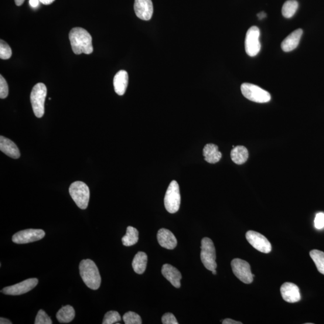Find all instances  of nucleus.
I'll list each match as a JSON object with an SVG mask.
<instances>
[{"mask_svg": "<svg viewBox=\"0 0 324 324\" xmlns=\"http://www.w3.org/2000/svg\"><path fill=\"white\" fill-rule=\"evenodd\" d=\"M121 317L118 312L116 311H110L106 313L104 320L103 324H113L120 321Z\"/></svg>", "mask_w": 324, "mask_h": 324, "instance_id": "obj_28", "label": "nucleus"}, {"mask_svg": "<svg viewBox=\"0 0 324 324\" xmlns=\"http://www.w3.org/2000/svg\"><path fill=\"white\" fill-rule=\"evenodd\" d=\"M75 316V311L72 306H63L57 313V319L60 323H69L72 321Z\"/></svg>", "mask_w": 324, "mask_h": 324, "instance_id": "obj_23", "label": "nucleus"}, {"mask_svg": "<svg viewBox=\"0 0 324 324\" xmlns=\"http://www.w3.org/2000/svg\"><path fill=\"white\" fill-rule=\"evenodd\" d=\"M231 158L235 164H243L248 158V150L244 146H235L231 152Z\"/></svg>", "mask_w": 324, "mask_h": 324, "instance_id": "obj_22", "label": "nucleus"}, {"mask_svg": "<svg viewBox=\"0 0 324 324\" xmlns=\"http://www.w3.org/2000/svg\"><path fill=\"white\" fill-rule=\"evenodd\" d=\"M0 149L5 155L13 159L20 158V152L18 146L11 140L0 136Z\"/></svg>", "mask_w": 324, "mask_h": 324, "instance_id": "obj_18", "label": "nucleus"}, {"mask_svg": "<svg viewBox=\"0 0 324 324\" xmlns=\"http://www.w3.org/2000/svg\"><path fill=\"white\" fill-rule=\"evenodd\" d=\"M234 274L242 282L250 284L254 281L255 275L252 273L250 264L247 261L235 258L231 262Z\"/></svg>", "mask_w": 324, "mask_h": 324, "instance_id": "obj_8", "label": "nucleus"}, {"mask_svg": "<svg viewBox=\"0 0 324 324\" xmlns=\"http://www.w3.org/2000/svg\"><path fill=\"white\" fill-rule=\"evenodd\" d=\"M80 272L82 279L87 287L97 290L100 288L101 277L99 271L91 259H84L80 264Z\"/></svg>", "mask_w": 324, "mask_h": 324, "instance_id": "obj_2", "label": "nucleus"}, {"mask_svg": "<svg viewBox=\"0 0 324 324\" xmlns=\"http://www.w3.org/2000/svg\"><path fill=\"white\" fill-rule=\"evenodd\" d=\"M9 87L4 77L0 75V98L4 99L8 96Z\"/></svg>", "mask_w": 324, "mask_h": 324, "instance_id": "obj_31", "label": "nucleus"}, {"mask_svg": "<svg viewBox=\"0 0 324 324\" xmlns=\"http://www.w3.org/2000/svg\"><path fill=\"white\" fill-rule=\"evenodd\" d=\"M164 204L166 210L170 213H176L180 209L181 195L179 185L176 180L170 182L166 190Z\"/></svg>", "mask_w": 324, "mask_h": 324, "instance_id": "obj_7", "label": "nucleus"}, {"mask_svg": "<svg viewBox=\"0 0 324 324\" xmlns=\"http://www.w3.org/2000/svg\"><path fill=\"white\" fill-rule=\"evenodd\" d=\"M201 259L204 267L212 271L217 268L216 250L212 240L204 238L201 241Z\"/></svg>", "mask_w": 324, "mask_h": 324, "instance_id": "obj_5", "label": "nucleus"}, {"mask_svg": "<svg viewBox=\"0 0 324 324\" xmlns=\"http://www.w3.org/2000/svg\"><path fill=\"white\" fill-rule=\"evenodd\" d=\"M129 76L127 71L122 70L115 75L114 87L115 93L119 95H124L127 89Z\"/></svg>", "mask_w": 324, "mask_h": 324, "instance_id": "obj_19", "label": "nucleus"}, {"mask_svg": "<svg viewBox=\"0 0 324 324\" xmlns=\"http://www.w3.org/2000/svg\"><path fill=\"white\" fill-rule=\"evenodd\" d=\"M203 155L205 160L211 164L219 162L221 158V153L219 151V147L213 144H208L204 146Z\"/></svg>", "mask_w": 324, "mask_h": 324, "instance_id": "obj_20", "label": "nucleus"}, {"mask_svg": "<svg viewBox=\"0 0 324 324\" xmlns=\"http://www.w3.org/2000/svg\"><path fill=\"white\" fill-rule=\"evenodd\" d=\"M212 272L214 275H216L217 273L216 269H214V270L212 271Z\"/></svg>", "mask_w": 324, "mask_h": 324, "instance_id": "obj_40", "label": "nucleus"}, {"mask_svg": "<svg viewBox=\"0 0 324 324\" xmlns=\"http://www.w3.org/2000/svg\"><path fill=\"white\" fill-rule=\"evenodd\" d=\"M38 279L36 278L27 279L19 284L3 288L1 292L6 295H22L32 291L38 284Z\"/></svg>", "mask_w": 324, "mask_h": 324, "instance_id": "obj_12", "label": "nucleus"}, {"mask_svg": "<svg viewBox=\"0 0 324 324\" xmlns=\"http://www.w3.org/2000/svg\"><path fill=\"white\" fill-rule=\"evenodd\" d=\"M162 322L163 324H178L175 315L171 313H166L163 315L162 318Z\"/></svg>", "mask_w": 324, "mask_h": 324, "instance_id": "obj_32", "label": "nucleus"}, {"mask_svg": "<svg viewBox=\"0 0 324 324\" xmlns=\"http://www.w3.org/2000/svg\"><path fill=\"white\" fill-rule=\"evenodd\" d=\"M298 8V3L296 0H288L283 5L282 15L286 18H291L295 15Z\"/></svg>", "mask_w": 324, "mask_h": 324, "instance_id": "obj_25", "label": "nucleus"}, {"mask_svg": "<svg viewBox=\"0 0 324 324\" xmlns=\"http://www.w3.org/2000/svg\"><path fill=\"white\" fill-rule=\"evenodd\" d=\"M158 240L160 246L166 250H172L177 245V238L171 231L162 228L159 230L157 235Z\"/></svg>", "mask_w": 324, "mask_h": 324, "instance_id": "obj_15", "label": "nucleus"}, {"mask_svg": "<svg viewBox=\"0 0 324 324\" xmlns=\"http://www.w3.org/2000/svg\"><path fill=\"white\" fill-rule=\"evenodd\" d=\"M12 51L8 43L4 40H0V58L2 60H8L12 57Z\"/></svg>", "mask_w": 324, "mask_h": 324, "instance_id": "obj_29", "label": "nucleus"}, {"mask_svg": "<svg viewBox=\"0 0 324 324\" xmlns=\"http://www.w3.org/2000/svg\"><path fill=\"white\" fill-rule=\"evenodd\" d=\"M35 324H52V320L43 310H40L36 317Z\"/></svg>", "mask_w": 324, "mask_h": 324, "instance_id": "obj_30", "label": "nucleus"}, {"mask_svg": "<svg viewBox=\"0 0 324 324\" xmlns=\"http://www.w3.org/2000/svg\"><path fill=\"white\" fill-rule=\"evenodd\" d=\"M245 238L255 250L264 254H268L271 251V245L267 238L260 233L254 231H248L245 234Z\"/></svg>", "mask_w": 324, "mask_h": 324, "instance_id": "obj_11", "label": "nucleus"}, {"mask_svg": "<svg viewBox=\"0 0 324 324\" xmlns=\"http://www.w3.org/2000/svg\"><path fill=\"white\" fill-rule=\"evenodd\" d=\"M310 256L315 262L320 273L324 275V252L318 250H312L310 252Z\"/></svg>", "mask_w": 324, "mask_h": 324, "instance_id": "obj_26", "label": "nucleus"}, {"mask_svg": "<svg viewBox=\"0 0 324 324\" xmlns=\"http://www.w3.org/2000/svg\"><path fill=\"white\" fill-rule=\"evenodd\" d=\"M258 18L260 20L263 19L266 17V13L264 12L258 13L257 15Z\"/></svg>", "mask_w": 324, "mask_h": 324, "instance_id": "obj_38", "label": "nucleus"}, {"mask_svg": "<svg viewBox=\"0 0 324 324\" xmlns=\"http://www.w3.org/2000/svg\"><path fill=\"white\" fill-rule=\"evenodd\" d=\"M55 1V0H40V2L42 3L43 5H49Z\"/></svg>", "mask_w": 324, "mask_h": 324, "instance_id": "obj_37", "label": "nucleus"}, {"mask_svg": "<svg viewBox=\"0 0 324 324\" xmlns=\"http://www.w3.org/2000/svg\"><path fill=\"white\" fill-rule=\"evenodd\" d=\"M315 227L318 230H322L324 228V213H319L316 215Z\"/></svg>", "mask_w": 324, "mask_h": 324, "instance_id": "obj_33", "label": "nucleus"}, {"mask_svg": "<svg viewBox=\"0 0 324 324\" xmlns=\"http://www.w3.org/2000/svg\"><path fill=\"white\" fill-rule=\"evenodd\" d=\"M223 324H242V322L239 321H236V320H234L231 319H226L223 320Z\"/></svg>", "mask_w": 324, "mask_h": 324, "instance_id": "obj_34", "label": "nucleus"}, {"mask_svg": "<svg viewBox=\"0 0 324 324\" xmlns=\"http://www.w3.org/2000/svg\"><path fill=\"white\" fill-rule=\"evenodd\" d=\"M69 193L80 209H87L90 200V189L86 184L79 181L73 183L69 187Z\"/></svg>", "mask_w": 324, "mask_h": 324, "instance_id": "obj_4", "label": "nucleus"}, {"mask_svg": "<svg viewBox=\"0 0 324 324\" xmlns=\"http://www.w3.org/2000/svg\"><path fill=\"white\" fill-rule=\"evenodd\" d=\"M71 49L77 55L81 54H91L93 52L92 37L90 34L81 27H75L69 33Z\"/></svg>", "mask_w": 324, "mask_h": 324, "instance_id": "obj_1", "label": "nucleus"}, {"mask_svg": "<svg viewBox=\"0 0 324 324\" xmlns=\"http://www.w3.org/2000/svg\"><path fill=\"white\" fill-rule=\"evenodd\" d=\"M162 273L175 287L177 288L180 287V281L182 276L178 269L171 265L166 264L163 265Z\"/></svg>", "mask_w": 324, "mask_h": 324, "instance_id": "obj_16", "label": "nucleus"}, {"mask_svg": "<svg viewBox=\"0 0 324 324\" xmlns=\"http://www.w3.org/2000/svg\"><path fill=\"white\" fill-rule=\"evenodd\" d=\"M47 95L46 85L38 83L33 87L30 95L34 114L37 118H42L45 113V102Z\"/></svg>", "mask_w": 324, "mask_h": 324, "instance_id": "obj_3", "label": "nucleus"}, {"mask_svg": "<svg viewBox=\"0 0 324 324\" xmlns=\"http://www.w3.org/2000/svg\"><path fill=\"white\" fill-rule=\"evenodd\" d=\"M260 30L257 26H252L248 30L245 39V49L248 56L255 57L261 50L259 41Z\"/></svg>", "mask_w": 324, "mask_h": 324, "instance_id": "obj_9", "label": "nucleus"}, {"mask_svg": "<svg viewBox=\"0 0 324 324\" xmlns=\"http://www.w3.org/2000/svg\"><path fill=\"white\" fill-rule=\"evenodd\" d=\"M148 257L144 252H139L135 255L132 262V267L136 273L142 275L145 271L147 265Z\"/></svg>", "mask_w": 324, "mask_h": 324, "instance_id": "obj_21", "label": "nucleus"}, {"mask_svg": "<svg viewBox=\"0 0 324 324\" xmlns=\"http://www.w3.org/2000/svg\"><path fill=\"white\" fill-rule=\"evenodd\" d=\"M241 91L245 98L256 103H267L271 100V95L268 91L255 84L243 83L241 85Z\"/></svg>", "mask_w": 324, "mask_h": 324, "instance_id": "obj_6", "label": "nucleus"}, {"mask_svg": "<svg viewBox=\"0 0 324 324\" xmlns=\"http://www.w3.org/2000/svg\"><path fill=\"white\" fill-rule=\"evenodd\" d=\"M0 323L1 324H11L12 322L10 321V320L8 319H6L4 318H0Z\"/></svg>", "mask_w": 324, "mask_h": 324, "instance_id": "obj_36", "label": "nucleus"}, {"mask_svg": "<svg viewBox=\"0 0 324 324\" xmlns=\"http://www.w3.org/2000/svg\"><path fill=\"white\" fill-rule=\"evenodd\" d=\"M303 33V30L299 29L290 34L281 43L282 50L286 53L294 50L298 45Z\"/></svg>", "mask_w": 324, "mask_h": 324, "instance_id": "obj_17", "label": "nucleus"}, {"mask_svg": "<svg viewBox=\"0 0 324 324\" xmlns=\"http://www.w3.org/2000/svg\"><path fill=\"white\" fill-rule=\"evenodd\" d=\"M122 319L126 324H141L142 323L141 316L133 312L126 313Z\"/></svg>", "mask_w": 324, "mask_h": 324, "instance_id": "obj_27", "label": "nucleus"}, {"mask_svg": "<svg viewBox=\"0 0 324 324\" xmlns=\"http://www.w3.org/2000/svg\"><path fill=\"white\" fill-rule=\"evenodd\" d=\"M24 2L25 0H15L16 5L18 6H21Z\"/></svg>", "mask_w": 324, "mask_h": 324, "instance_id": "obj_39", "label": "nucleus"}, {"mask_svg": "<svg viewBox=\"0 0 324 324\" xmlns=\"http://www.w3.org/2000/svg\"><path fill=\"white\" fill-rule=\"evenodd\" d=\"M40 0H30V5L33 8H37L39 6Z\"/></svg>", "mask_w": 324, "mask_h": 324, "instance_id": "obj_35", "label": "nucleus"}, {"mask_svg": "<svg viewBox=\"0 0 324 324\" xmlns=\"http://www.w3.org/2000/svg\"><path fill=\"white\" fill-rule=\"evenodd\" d=\"M45 235V231L42 230H26L14 234L12 241L16 244H27L42 240Z\"/></svg>", "mask_w": 324, "mask_h": 324, "instance_id": "obj_10", "label": "nucleus"}, {"mask_svg": "<svg viewBox=\"0 0 324 324\" xmlns=\"http://www.w3.org/2000/svg\"><path fill=\"white\" fill-rule=\"evenodd\" d=\"M139 232L135 228L128 227L126 234L122 238V243L125 246H132L138 243Z\"/></svg>", "mask_w": 324, "mask_h": 324, "instance_id": "obj_24", "label": "nucleus"}, {"mask_svg": "<svg viewBox=\"0 0 324 324\" xmlns=\"http://www.w3.org/2000/svg\"><path fill=\"white\" fill-rule=\"evenodd\" d=\"M134 10L138 18L144 20L151 19L153 14L152 0H135Z\"/></svg>", "mask_w": 324, "mask_h": 324, "instance_id": "obj_13", "label": "nucleus"}, {"mask_svg": "<svg viewBox=\"0 0 324 324\" xmlns=\"http://www.w3.org/2000/svg\"><path fill=\"white\" fill-rule=\"evenodd\" d=\"M281 293L283 299L289 303H297L302 298L299 288L293 283H284L281 286Z\"/></svg>", "mask_w": 324, "mask_h": 324, "instance_id": "obj_14", "label": "nucleus"}]
</instances>
